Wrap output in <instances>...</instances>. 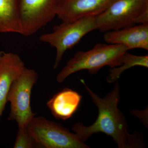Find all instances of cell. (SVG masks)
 I'll return each instance as SVG.
<instances>
[{
  "instance_id": "1",
  "label": "cell",
  "mask_w": 148,
  "mask_h": 148,
  "mask_svg": "<svg viewBox=\"0 0 148 148\" xmlns=\"http://www.w3.org/2000/svg\"><path fill=\"white\" fill-rule=\"evenodd\" d=\"M81 82L98 108V114L95 122L90 126H85L81 122L74 125L72 130L79 139L84 143L92 135L101 132L112 137L119 148L144 147L139 134L128 132L127 120L119 108L120 90L118 83L102 98L90 89L84 80Z\"/></svg>"
},
{
  "instance_id": "2",
  "label": "cell",
  "mask_w": 148,
  "mask_h": 148,
  "mask_svg": "<svg viewBox=\"0 0 148 148\" xmlns=\"http://www.w3.org/2000/svg\"><path fill=\"white\" fill-rule=\"evenodd\" d=\"M128 51L121 45L98 43L90 50L77 51L59 72L56 80L61 83L72 74L83 70L94 75L105 66L116 67L120 64L122 56Z\"/></svg>"
},
{
  "instance_id": "3",
  "label": "cell",
  "mask_w": 148,
  "mask_h": 148,
  "mask_svg": "<svg viewBox=\"0 0 148 148\" xmlns=\"http://www.w3.org/2000/svg\"><path fill=\"white\" fill-rule=\"evenodd\" d=\"M95 19L97 30L104 33L148 24V0H114Z\"/></svg>"
},
{
  "instance_id": "4",
  "label": "cell",
  "mask_w": 148,
  "mask_h": 148,
  "mask_svg": "<svg viewBox=\"0 0 148 148\" xmlns=\"http://www.w3.org/2000/svg\"><path fill=\"white\" fill-rule=\"evenodd\" d=\"M95 30H97L95 16H87L62 21L53 27L51 33L41 35L40 41L49 44L56 50L53 69L58 68L66 51L73 47L85 35Z\"/></svg>"
},
{
  "instance_id": "5",
  "label": "cell",
  "mask_w": 148,
  "mask_h": 148,
  "mask_svg": "<svg viewBox=\"0 0 148 148\" xmlns=\"http://www.w3.org/2000/svg\"><path fill=\"white\" fill-rule=\"evenodd\" d=\"M38 80V75L34 69H25L12 84L7 95V102L10 104L8 119L15 121L18 129L27 128L36 114L32 111L31 97L32 89Z\"/></svg>"
},
{
  "instance_id": "6",
  "label": "cell",
  "mask_w": 148,
  "mask_h": 148,
  "mask_svg": "<svg viewBox=\"0 0 148 148\" xmlns=\"http://www.w3.org/2000/svg\"><path fill=\"white\" fill-rule=\"evenodd\" d=\"M26 128L39 147L89 148L75 133L44 117H34Z\"/></svg>"
},
{
  "instance_id": "7",
  "label": "cell",
  "mask_w": 148,
  "mask_h": 148,
  "mask_svg": "<svg viewBox=\"0 0 148 148\" xmlns=\"http://www.w3.org/2000/svg\"><path fill=\"white\" fill-rule=\"evenodd\" d=\"M56 0H17L22 34L30 36L55 17Z\"/></svg>"
},
{
  "instance_id": "8",
  "label": "cell",
  "mask_w": 148,
  "mask_h": 148,
  "mask_svg": "<svg viewBox=\"0 0 148 148\" xmlns=\"http://www.w3.org/2000/svg\"><path fill=\"white\" fill-rule=\"evenodd\" d=\"M114 0H56V16L62 21L87 16H96L104 11Z\"/></svg>"
},
{
  "instance_id": "9",
  "label": "cell",
  "mask_w": 148,
  "mask_h": 148,
  "mask_svg": "<svg viewBox=\"0 0 148 148\" xmlns=\"http://www.w3.org/2000/svg\"><path fill=\"white\" fill-rule=\"evenodd\" d=\"M26 68L17 54L0 51V119L7 103V95L12 84Z\"/></svg>"
},
{
  "instance_id": "10",
  "label": "cell",
  "mask_w": 148,
  "mask_h": 148,
  "mask_svg": "<svg viewBox=\"0 0 148 148\" xmlns=\"http://www.w3.org/2000/svg\"><path fill=\"white\" fill-rule=\"evenodd\" d=\"M104 40L109 44L121 45L128 50H148V24H138L105 32Z\"/></svg>"
},
{
  "instance_id": "11",
  "label": "cell",
  "mask_w": 148,
  "mask_h": 148,
  "mask_svg": "<svg viewBox=\"0 0 148 148\" xmlns=\"http://www.w3.org/2000/svg\"><path fill=\"white\" fill-rule=\"evenodd\" d=\"M82 99L78 92L66 88L53 95L47 106L56 119L66 120L77 110Z\"/></svg>"
},
{
  "instance_id": "12",
  "label": "cell",
  "mask_w": 148,
  "mask_h": 148,
  "mask_svg": "<svg viewBox=\"0 0 148 148\" xmlns=\"http://www.w3.org/2000/svg\"><path fill=\"white\" fill-rule=\"evenodd\" d=\"M0 33L22 34L17 0H0Z\"/></svg>"
},
{
  "instance_id": "13",
  "label": "cell",
  "mask_w": 148,
  "mask_h": 148,
  "mask_svg": "<svg viewBox=\"0 0 148 148\" xmlns=\"http://www.w3.org/2000/svg\"><path fill=\"white\" fill-rule=\"evenodd\" d=\"M135 66L148 68V55L137 56L130 53L127 51L125 52L122 56L119 66L112 68L109 71L110 73L106 78L107 82L109 83L116 82L123 72Z\"/></svg>"
},
{
  "instance_id": "14",
  "label": "cell",
  "mask_w": 148,
  "mask_h": 148,
  "mask_svg": "<svg viewBox=\"0 0 148 148\" xmlns=\"http://www.w3.org/2000/svg\"><path fill=\"white\" fill-rule=\"evenodd\" d=\"M38 147L33 137L27 131V128L18 129L14 148H33Z\"/></svg>"
},
{
  "instance_id": "15",
  "label": "cell",
  "mask_w": 148,
  "mask_h": 148,
  "mask_svg": "<svg viewBox=\"0 0 148 148\" xmlns=\"http://www.w3.org/2000/svg\"><path fill=\"white\" fill-rule=\"evenodd\" d=\"M148 111L147 109V110H145L144 111H137L132 110L131 111V113L134 114L136 116H138L140 119L143 121L144 124H145L146 126L148 124L147 119V112Z\"/></svg>"
}]
</instances>
